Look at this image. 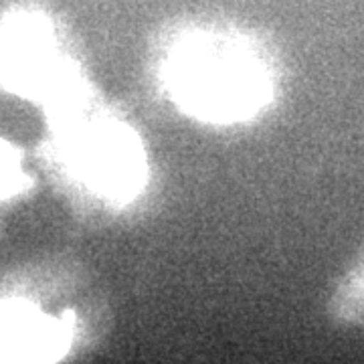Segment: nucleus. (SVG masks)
Wrapping results in <instances>:
<instances>
[{
    "instance_id": "20e7f679",
    "label": "nucleus",
    "mask_w": 364,
    "mask_h": 364,
    "mask_svg": "<svg viewBox=\"0 0 364 364\" xmlns=\"http://www.w3.org/2000/svg\"><path fill=\"white\" fill-rule=\"evenodd\" d=\"M69 344L67 326L23 301L0 304V360H51Z\"/></svg>"
},
{
    "instance_id": "f257e3e1",
    "label": "nucleus",
    "mask_w": 364,
    "mask_h": 364,
    "mask_svg": "<svg viewBox=\"0 0 364 364\" xmlns=\"http://www.w3.org/2000/svg\"><path fill=\"white\" fill-rule=\"evenodd\" d=\"M166 77L186 112L217 124L251 116L269 95V81L257 57L219 37L184 41L170 55Z\"/></svg>"
},
{
    "instance_id": "7ed1b4c3",
    "label": "nucleus",
    "mask_w": 364,
    "mask_h": 364,
    "mask_svg": "<svg viewBox=\"0 0 364 364\" xmlns=\"http://www.w3.org/2000/svg\"><path fill=\"white\" fill-rule=\"evenodd\" d=\"M81 105L55 116L67 162L104 195L117 198L136 195L144 181V154L138 138L117 122L83 119Z\"/></svg>"
},
{
    "instance_id": "39448f33",
    "label": "nucleus",
    "mask_w": 364,
    "mask_h": 364,
    "mask_svg": "<svg viewBox=\"0 0 364 364\" xmlns=\"http://www.w3.org/2000/svg\"><path fill=\"white\" fill-rule=\"evenodd\" d=\"M28 176L23 172L21 158L11 144L0 140V198L25 191Z\"/></svg>"
},
{
    "instance_id": "f03ea898",
    "label": "nucleus",
    "mask_w": 364,
    "mask_h": 364,
    "mask_svg": "<svg viewBox=\"0 0 364 364\" xmlns=\"http://www.w3.org/2000/svg\"><path fill=\"white\" fill-rule=\"evenodd\" d=\"M0 81L45 102L51 114L83 104L77 73L59 55L51 26L41 14L16 13L0 21Z\"/></svg>"
}]
</instances>
